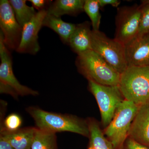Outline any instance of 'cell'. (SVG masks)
<instances>
[{
	"instance_id": "19",
	"label": "cell",
	"mask_w": 149,
	"mask_h": 149,
	"mask_svg": "<svg viewBox=\"0 0 149 149\" xmlns=\"http://www.w3.org/2000/svg\"><path fill=\"white\" fill-rule=\"evenodd\" d=\"M55 133L37 128L31 149H56Z\"/></svg>"
},
{
	"instance_id": "12",
	"label": "cell",
	"mask_w": 149,
	"mask_h": 149,
	"mask_svg": "<svg viewBox=\"0 0 149 149\" xmlns=\"http://www.w3.org/2000/svg\"><path fill=\"white\" fill-rule=\"evenodd\" d=\"M128 137L149 148V103L139 107L130 126Z\"/></svg>"
},
{
	"instance_id": "20",
	"label": "cell",
	"mask_w": 149,
	"mask_h": 149,
	"mask_svg": "<svg viewBox=\"0 0 149 149\" xmlns=\"http://www.w3.org/2000/svg\"><path fill=\"white\" fill-rule=\"evenodd\" d=\"M100 8L98 0H85L83 9L91 19L92 30L94 31L99 30L101 19Z\"/></svg>"
},
{
	"instance_id": "18",
	"label": "cell",
	"mask_w": 149,
	"mask_h": 149,
	"mask_svg": "<svg viewBox=\"0 0 149 149\" xmlns=\"http://www.w3.org/2000/svg\"><path fill=\"white\" fill-rule=\"evenodd\" d=\"M9 1L13 9L17 20L22 27L37 13L33 6H29L26 4L27 1L10 0Z\"/></svg>"
},
{
	"instance_id": "13",
	"label": "cell",
	"mask_w": 149,
	"mask_h": 149,
	"mask_svg": "<svg viewBox=\"0 0 149 149\" xmlns=\"http://www.w3.org/2000/svg\"><path fill=\"white\" fill-rule=\"evenodd\" d=\"M91 25V22L88 21L76 24L75 29L70 37L68 45L77 54L92 50Z\"/></svg>"
},
{
	"instance_id": "21",
	"label": "cell",
	"mask_w": 149,
	"mask_h": 149,
	"mask_svg": "<svg viewBox=\"0 0 149 149\" xmlns=\"http://www.w3.org/2000/svg\"><path fill=\"white\" fill-rule=\"evenodd\" d=\"M142 3L140 25L137 35L139 36L149 34V1H143Z\"/></svg>"
},
{
	"instance_id": "10",
	"label": "cell",
	"mask_w": 149,
	"mask_h": 149,
	"mask_svg": "<svg viewBox=\"0 0 149 149\" xmlns=\"http://www.w3.org/2000/svg\"><path fill=\"white\" fill-rule=\"evenodd\" d=\"M47 14L46 10L38 11L30 21L24 24L21 42L16 51L17 52L34 55L39 52L40 47L38 42V34L43 26V21Z\"/></svg>"
},
{
	"instance_id": "22",
	"label": "cell",
	"mask_w": 149,
	"mask_h": 149,
	"mask_svg": "<svg viewBox=\"0 0 149 149\" xmlns=\"http://www.w3.org/2000/svg\"><path fill=\"white\" fill-rule=\"evenodd\" d=\"M22 119L16 113L9 115L4 121V128H3L9 132H14L19 129L21 125Z\"/></svg>"
},
{
	"instance_id": "14",
	"label": "cell",
	"mask_w": 149,
	"mask_h": 149,
	"mask_svg": "<svg viewBox=\"0 0 149 149\" xmlns=\"http://www.w3.org/2000/svg\"><path fill=\"white\" fill-rule=\"evenodd\" d=\"M84 0H56L47 9V14L61 17L65 15L75 16L84 11Z\"/></svg>"
},
{
	"instance_id": "8",
	"label": "cell",
	"mask_w": 149,
	"mask_h": 149,
	"mask_svg": "<svg viewBox=\"0 0 149 149\" xmlns=\"http://www.w3.org/2000/svg\"><path fill=\"white\" fill-rule=\"evenodd\" d=\"M141 13V5L118 8L114 39L124 45L133 40L138 35Z\"/></svg>"
},
{
	"instance_id": "6",
	"label": "cell",
	"mask_w": 149,
	"mask_h": 149,
	"mask_svg": "<svg viewBox=\"0 0 149 149\" xmlns=\"http://www.w3.org/2000/svg\"><path fill=\"white\" fill-rule=\"evenodd\" d=\"M0 92L9 94L16 98L18 96H36L39 95L26 86L21 85L14 74L12 57L9 50L3 42L2 32H0Z\"/></svg>"
},
{
	"instance_id": "26",
	"label": "cell",
	"mask_w": 149,
	"mask_h": 149,
	"mask_svg": "<svg viewBox=\"0 0 149 149\" xmlns=\"http://www.w3.org/2000/svg\"><path fill=\"white\" fill-rule=\"evenodd\" d=\"M100 7L103 8L105 6L111 5L114 7H117L120 4V1L118 0H98Z\"/></svg>"
},
{
	"instance_id": "4",
	"label": "cell",
	"mask_w": 149,
	"mask_h": 149,
	"mask_svg": "<svg viewBox=\"0 0 149 149\" xmlns=\"http://www.w3.org/2000/svg\"><path fill=\"white\" fill-rule=\"evenodd\" d=\"M140 107L124 100L118 108L112 120L104 132L115 149H121L123 147Z\"/></svg>"
},
{
	"instance_id": "5",
	"label": "cell",
	"mask_w": 149,
	"mask_h": 149,
	"mask_svg": "<svg viewBox=\"0 0 149 149\" xmlns=\"http://www.w3.org/2000/svg\"><path fill=\"white\" fill-rule=\"evenodd\" d=\"M91 49L120 74L128 67L125 45L114 38H109L100 30H92Z\"/></svg>"
},
{
	"instance_id": "1",
	"label": "cell",
	"mask_w": 149,
	"mask_h": 149,
	"mask_svg": "<svg viewBox=\"0 0 149 149\" xmlns=\"http://www.w3.org/2000/svg\"><path fill=\"white\" fill-rule=\"evenodd\" d=\"M75 65L88 80L100 85L118 86L120 73L93 50L77 54Z\"/></svg>"
},
{
	"instance_id": "25",
	"label": "cell",
	"mask_w": 149,
	"mask_h": 149,
	"mask_svg": "<svg viewBox=\"0 0 149 149\" xmlns=\"http://www.w3.org/2000/svg\"><path fill=\"white\" fill-rule=\"evenodd\" d=\"M0 149H14L4 134L1 132Z\"/></svg>"
},
{
	"instance_id": "3",
	"label": "cell",
	"mask_w": 149,
	"mask_h": 149,
	"mask_svg": "<svg viewBox=\"0 0 149 149\" xmlns=\"http://www.w3.org/2000/svg\"><path fill=\"white\" fill-rule=\"evenodd\" d=\"M118 87L126 100L139 106L149 103V66H128Z\"/></svg>"
},
{
	"instance_id": "7",
	"label": "cell",
	"mask_w": 149,
	"mask_h": 149,
	"mask_svg": "<svg viewBox=\"0 0 149 149\" xmlns=\"http://www.w3.org/2000/svg\"><path fill=\"white\" fill-rule=\"evenodd\" d=\"M89 88L98 104L102 122L107 127L112 120L118 107L125 99L118 86H107L88 80Z\"/></svg>"
},
{
	"instance_id": "2",
	"label": "cell",
	"mask_w": 149,
	"mask_h": 149,
	"mask_svg": "<svg viewBox=\"0 0 149 149\" xmlns=\"http://www.w3.org/2000/svg\"><path fill=\"white\" fill-rule=\"evenodd\" d=\"M27 111L39 129L54 133L67 131L90 136L88 122L75 116L50 112L33 107L28 108Z\"/></svg>"
},
{
	"instance_id": "16",
	"label": "cell",
	"mask_w": 149,
	"mask_h": 149,
	"mask_svg": "<svg viewBox=\"0 0 149 149\" xmlns=\"http://www.w3.org/2000/svg\"><path fill=\"white\" fill-rule=\"evenodd\" d=\"M76 26V24L63 21L61 17L47 14L43 23V26L54 30L59 35L62 42L67 45H68L70 39Z\"/></svg>"
},
{
	"instance_id": "11",
	"label": "cell",
	"mask_w": 149,
	"mask_h": 149,
	"mask_svg": "<svg viewBox=\"0 0 149 149\" xmlns=\"http://www.w3.org/2000/svg\"><path fill=\"white\" fill-rule=\"evenodd\" d=\"M128 66H149V34L136 36L125 45Z\"/></svg>"
},
{
	"instance_id": "17",
	"label": "cell",
	"mask_w": 149,
	"mask_h": 149,
	"mask_svg": "<svg viewBox=\"0 0 149 149\" xmlns=\"http://www.w3.org/2000/svg\"><path fill=\"white\" fill-rule=\"evenodd\" d=\"M88 123L90 138L88 149H115L111 142L105 136L97 122L90 119Z\"/></svg>"
},
{
	"instance_id": "15",
	"label": "cell",
	"mask_w": 149,
	"mask_h": 149,
	"mask_svg": "<svg viewBox=\"0 0 149 149\" xmlns=\"http://www.w3.org/2000/svg\"><path fill=\"white\" fill-rule=\"evenodd\" d=\"M37 128L19 129L14 132H9L3 128L1 133L5 134L14 149H31Z\"/></svg>"
},
{
	"instance_id": "23",
	"label": "cell",
	"mask_w": 149,
	"mask_h": 149,
	"mask_svg": "<svg viewBox=\"0 0 149 149\" xmlns=\"http://www.w3.org/2000/svg\"><path fill=\"white\" fill-rule=\"evenodd\" d=\"M121 149H149V148L128 137Z\"/></svg>"
},
{
	"instance_id": "24",
	"label": "cell",
	"mask_w": 149,
	"mask_h": 149,
	"mask_svg": "<svg viewBox=\"0 0 149 149\" xmlns=\"http://www.w3.org/2000/svg\"><path fill=\"white\" fill-rule=\"evenodd\" d=\"M28 1L32 3V6L36 9L38 11L47 10L49 6L51 4L52 1H46V0H29Z\"/></svg>"
},
{
	"instance_id": "9",
	"label": "cell",
	"mask_w": 149,
	"mask_h": 149,
	"mask_svg": "<svg viewBox=\"0 0 149 149\" xmlns=\"http://www.w3.org/2000/svg\"><path fill=\"white\" fill-rule=\"evenodd\" d=\"M0 27L3 42L10 51H17L21 42L23 27L15 18L9 1H0Z\"/></svg>"
}]
</instances>
